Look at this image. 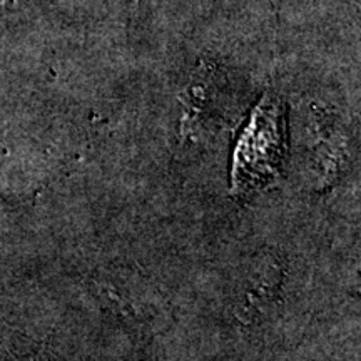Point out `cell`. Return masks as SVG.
<instances>
[{
  "mask_svg": "<svg viewBox=\"0 0 361 361\" xmlns=\"http://www.w3.org/2000/svg\"><path fill=\"white\" fill-rule=\"evenodd\" d=\"M284 149L283 109L278 101L266 99L252 114L236 157V176L245 171L246 186L276 173Z\"/></svg>",
  "mask_w": 361,
  "mask_h": 361,
  "instance_id": "cell-1",
  "label": "cell"
},
{
  "mask_svg": "<svg viewBox=\"0 0 361 361\" xmlns=\"http://www.w3.org/2000/svg\"><path fill=\"white\" fill-rule=\"evenodd\" d=\"M135 2H137V0H135Z\"/></svg>",
  "mask_w": 361,
  "mask_h": 361,
  "instance_id": "cell-2",
  "label": "cell"
}]
</instances>
